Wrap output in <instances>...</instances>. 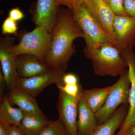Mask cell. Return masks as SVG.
I'll return each instance as SVG.
<instances>
[{
  "label": "cell",
  "mask_w": 135,
  "mask_h": 135,
  "mask_svg": "<svg viewBox=\"0 0 135 135\" xmlns=\"http://www.w3.org/2000/svg\"><path fill=\"white\" fill-rule=\"evenodd\" d=\"M130 82L128 70L120 76L107 97L103 107L95 113L98 125L104 123L111 118L119 105L128 104Z\"/></svg>",
  "instance_id": "obj_5"
},
{
  "label": "cell",
  "mask_w": 135,
  "mask_h": 135,
  "mask_svg": "<svg viewBox=\"0 0 135 135\" xmlns=\"http://www.w3.org/2000/svg\"><path fill=\"white\" fill-rule=\"evenodd\" d=\"M18 26L17 22L8 17L4 20L2 26V33L3 35H16Z\"/></svg>",
  "instance_id": "obj_23"
},
{
  "label": "cell",
  "mask_w": 135,
  "mask_h": 135,
  "mask_svg": "<svg viewBox=\"0 0 135 135\" xmlns=\"http://www.w3.org/2000/svg\"><path fill=\"white\" fill-rule=\"evenodd\" d=\"M104 1H105L106 2H107L108 1H109V0H104Z\"/></svg>",
  "instance_id": "obj_33"
},
{
  "label": "cell",
  "mask_w": 135,
  "mask_h": 135,
  "mask_svg": "<svg viewBox=\"0 0 135 135\" xmlns=\"http://www.w3.org/2000/svg\"><path fill=\"white\" fill-rule=\"evenodd\" d=\"M62 82L64 85L79 83V80L77 75L72 73L65 74L63 77Z\"/></svg>",
  "instance_id": "obj_25"
},
{
  "label": "cell",
  "mask_w": 135,
  "mask_h": 135,
  "mask_svg": "<svg viewBox=\"0 0 135 135\" xmlns=\"http://www.w3.org/2000/svg\"><path fill=\"white\" fill-rule=\"evenodd\" d=\"M15 38L7 36L1 37L0 40V61L2 72L6 84L7 89L15 87L19 76L16 68L17 55L13 51Z\"/></svg>",
  "instance_id": "obj_7"
},
{
  "label": "cell",
  "mask_w": 135,
  "mask_h": 135,
  "mask_svg": "<svg viewBox=\"0 0 135 135\" xmlns=\"http://www.w3.org/2000/svg\"><path fill=\"white\" fill-rule=\"evenodd\" d=\"M10 102L17 105L25 112L44 114L34 98L17 87L10 90L7 96Z\"/></svg>",
  "instance_id": "obj_15"
},
{
  "label": "cell",
  "mask_w": 135,
  "mask_h": 135,
  "mask_svg": "<svg viewBox=\"0 0 135 135\" xmlns=\"http://www.w3.org/2000/svg\"><path fill=\"white\" fill-rule=\"evenodd\" d=\"M113 86L114 84L102 88L82 89L80 98L95 113L103 105Z\"/></svg>",
  "instance_id": "obj_18"
},
{
  "label": "cell",
  "mask_w": 135,
  "mask_h": 135,
  "mask_svg": "<svg viewBox=\"0 0 135 135\" xmlns=\"http://www.w3.org/2000/svg\"><path fill=\"white\" fill-rule=\"evenodd\" d=\"M16 68L18 76L23 78L45 74L52 70L36 56L29 54L17 56Z\"/></svg>",
  "instance_id": "obj_12"
},
{
  "label": "cell",
  "mask_w": 135,
  "mask_h": 135,
  "mask_svg": "<svg viewBox=\"0 0 135 135\" xmlns=\"http://www.w3.org/2000/svg\"><path fill=\"white\" fill-rule=\"evenodd\" d=\"M9 135H26L17 127L10 126Z\"/></svg>",
  "instance_id": "obj_30"
},
{
  "label": "cell",
  "mask_w": 135,
  "mask_h": 135,
  "mask_svg": "<svg viewBox=\"0 0 135 135\" xmlns=\"http://www.w3.org/2000/svg\"><path fill=\"white\" fill-rule=\"evenodd\" d=\"M84 52L86 57L92 62L97 75L120 76L128 67L121 51L112 42H106L97 48L85 47Z\"/></svg>",
  "instance_id": "obj_2"
},
{
  "label": "cell",
  "mask_w": 135,
  "mask_h": 135,
  "mask_svg": "<svg viewBox=\"0 0 135 135\" xmlns=\"http://www.w3.org/2000/svg\"><path fill=\"white\" fill-rule=\"evenodd\" d=\"M50 121L44 114L24 112L23 118L17 127L26 135H40Z\"/></svg>",
  "instance_id": "obj_17"
},
{
  "label": "cell",
  "mask_w": 135,
  "mask_h": 135,
  "mask_svg": "<svg viewBox=\"0 0 135 135\" xmlns=\"http://www.w3.org/2000/svg\"><path fill=\"white\" fill-rule=\"evenodd\" d=\"M57 1L59 7L61 5H65L70 9H73L76 5L74 0H57Z\"/></svg>",
  "instance_id": "obj_27"
},
{
  "label": "cell",
  "mask_w": 135,
  "mask_h": 135,
  "mask_svg": "<svg viewBox=\"0 0 135 135\" xmlns=\"http://www.w3.org/2000/svg\"><path fill=\"white\" fill-rule=\"evenodd\" d=\"M75 3L77 4L79 3H83L86 5L88 9L90 11H91L92 9V4L91 0H74Z\"/></svg>",
  "instance_id": "obj_31"
},
{
  "label": "cell",
  "mask_w": 135,
  "mask_h": 135,
  "mask_svg": "<svg viewBox=\"0 0 135 135\" xmlns=\"http://www.w3.org/2000/svg\"><path fill=\"white\" fill-rule=\"evenodd\" d=\"M113 30L115 46L121 51L130 48L135 40V18L115 15Z\"/></svg>",
  "instance_id": "obj_11"
},
{
  "label": "cell",
  "mask_w": 135,
  "mask_h": 135,
  "mask_svg": "<svg viewBox=\"0 0 135 135\" xmlns=\"http://www.w3.org/2000/svg\"><path fill=\"white\" fill-rule=\"evenodd\" d=\"M72 10L76 22L83 32L86 47L97 48L106 42L113 44L109 35L84 3H77Z\"/></svg>",
  "instance_id": "obj_3"
},
{
  "label": "cell",
  "mask_w": 135,
  "mask_h": 135,
  "mask_svg": "<svg viewBox=\"0 0 135 135\" xmlns=\"http://www.w3.org/2000/svg\"><path fill=\"white\" fill-rule=\"evenodd\" d=\"M125 135H135V124L129 128Z\"/></svg>",
  "instance_id": "obj_32"
},
{
  "label": "cell",
  "mask_w": 135,
  "mask_h": 135,
  "mask_svg": "<svg viewBox=\"0 0 135 135\" xmlns=\"http://www.w3.org/2000/svg\"><path fill=\"white\" fill-rule=\"evenodd\" d=\"M65 73V71L62 70H52L47 73L34 77L27 78L19 77L15 86L19 88L35 98L50 84L64 85L62 78Z\"/></svg>",
  "instance_id": "obj_6"
},
{
  "label": "cell",
  "mask_w": 135,
  "mask_h": 135,
  "mask_svg": "<svg viewBox=\"0 0 135 135\" xmlns=\"http://www.w3.org/2000/svg\"><path fill=\"white\" fill-rule=\"evenodd\" d=\"M6 87V83L5 79L3 77V74L1 71L0 72V96L1 99L3 97V94L4 92V89Z\"/></svg>",
  "instance_id": "obj_29"
},
{
  "label": "cell",
  "mask_w": 135,
  "mask_h": 135,
  "mask_svg": "<svg viewBox=\"0 0 135 135\" xmlns=\"http://www.w3.org/2000/svg\"><path fill=\"white\" fill-rule=\"evenodd\" d=\"M0 105V121L9 126L18 127L24 115V112L20 108H15L11 105L7 97L1 99Z\"/></svg>",
  "instance_id": "obj_19"
},
{
  "label": "cell",
  "mask_w": 135,
  "mask_h": 135,
  "mask_svg": "<svg viewBox=\"0 0 135 135\" xmlns=\"http://www.w3.org/2000/svg\"><path fill=\"white\" fill-rule=\"evenodd\" d=\"M59 90H61L71 97H80L83 89L79 83L74 84L56 85Z\"/></svg>",
  "instance_id": "obj_22"
},
{
  "label": "cell",
  "mask_w": 135,
  "mask_h": 135,
  "mask_svg": "<svg viewBox=\"0 0 135 135\" xmlns=\"http://www.w3.org/2000/svg\"><path fill=\"white\" fill-rule=\"evenodd\" d=\"M91 4L92 10L90 12L109 35L115 46L116 42L113 30L115 15L104 0H91Z\"/></svg>",
  "instance_id": "obj_13"
},
{
  "label": "cell",
  "mask_w": 135,
  "mask_h": 135,
  "mask_svg": "<svg viewBox=\"0 0 135 135\" xmlns=\"http://www.w3.org/2000/svg\"><path fill=\"white\" fill-rule=\"evenodd\" d=\"M50 33V45L44 63L51 70L65 71L69 60L75 53L74 41L84 38L72 9L59 7Z\"/></svg>",
  "instance_id": "obj_1"
},
{
  "label": "cell",
  "mask_w": 135,
  "mask_h": 135,
  "mask_svg": "<svg viewBox=\"0 0 135 135\" xmlns=\"http://www.w3.org/2000/svg\"><path fill=\"white\" fill-rule=\"evenodd\" d=\"M57 0H37L31 8L36 27H41L51 32L55 23L59 6Z\"/></svg>",
  "instance_id": "obj_10"
},
{
  "label": "cell",
  "mask_w": 135,
  "mask_h": 135,
  "mask_svg": "<svg viewBox=\"0 0 135 135\" xmlns=\"http://www.w3.org/2000/svg\"><path fill=\"white\" fill-rule=\"evenodd\" d=\"M40 135H68L66 129L60 119L50 122Z\"/></svg>",
  "instance_id": "obj_20"
},
{
  "label": "cell",
  "mask_w": 135,
  "mask_h": 135,
  "mask_svg": "<svg viewBox=\"0 0 135 135\" xmlns=\"http://www.w3.org/2000/svg\"><path fill=\"white\" fill-rule=\"evenodd\" d=\"M77 135H89L98 126L95 113L82 99L78 107Z\"/></svg>",
  "instance_id": "obj_14"
},
{
  "label": "cell",
  "mask_w": 135,
  "mask_h": 135,
  "mask_svg": "<svg viewBox=\"0 0 135 135\" xmlns=\"http://www.w3.org/2000/svg\"><path fill=\"white\" fill-rule=\"evenodd\" d=\"M128 110V104H123L117 109L108 120L98 125L89 135H114L116 131L120 128Z\"/></svg>",
  "instance_id": "obj_16"
},
{
  "label": "cell",
  "mask_w": 135,
  "mask_h": 135,
  "mask_svg": "<svg viewBox=\"0 0 135 135\" xmlns=\"http://www.w3.org/2000/svg\"><path fill=\"white\" fill-rule=\"evenodd\" d=\"M124 5L128 16L135 18V0H124Z\"/></svg>",
  "instance_id": "obj_26"
},
{
  "label": "cell",
  "mask_w": 135,
  "mask_h": 135,
  "mask_svg": "<svg viewBox=\"0 0 135 135\" xmlns=\"http://www.w3.org/2000/svg\"><path fill=\"white\" fill-rule=\"evenodd\" d=\"M121 54L127 63L130 86L127 114L116 135H125L129 128L135 124V56L130 48L121 51Z\"/></svg>",
  "instance_id": "obj_9"
},
{
  "label": "cell",
  "mask_w": 135,
  "mask_h": 135,
  "mask_svg": "<svg viewBox=\"0 0 135 135\" xmlns=\"http://www.w3.org/2000/svg\"><path fill=\"white\" fill-rule=\"evenodd\" d=\"M10 126L0 121V135H9Z\"/></svg>",
  "instance_id": "obj_28"
},
{
  "label": "cell",
  "mask_w": 135,
  "mask_h": 135,
  "mask_svg": "<svg viewBox=\"0 0 135 135\" xmlns=\"http://www.w3.org/2000/svg\"><path fill=\"white\" fill-rule=\"evenodd\" d=\"M50 40V32L42 27H36L31 32L21 36L18 43L14 45L13 51L17 56L31 54L44 62Z\"/></svg>",
  "instance_id": "obj_4"
},
{
  "label": "cell",
  "mask_w": 135,
  "mask_h": 135,
  "mask_svg": "<svg viewBox=\"0 0 135 135\" xmlns=\"http://www.w3.org/2000/svg\"><path fill=\"white\" fill-rule=\"evenodd\" d=\"M8 17L17 22L25 17L24 14L18 8H15L11 10L9 12Z\"/></svg>",
  "instance_id": "obj_24"
},
{
  "label": "cell",
  "mask_w": 135,
  "mask_h": 135,
  "mask_svg": "<svg viewBox=\"0 0 135 135\" xmlns=\"http://www.w3.org/2000/svg\"><path fill=\"white\" fill-rule=\"evenodd\" d=\"M80 97L68 95L59 90L57 109L59 118L66 129L68 135H77V118Z\"/></svg>",
  "instance_id": "obj_8"
},
{
  "label": "cell",
  "mask_w": 135,
  "mask_h": 135,
  "mask_svg": "<svg viewBox=\"0 0 135 135\" xmlns=\"http://www.w3.org/2000/svg\"><path fill=\"white\" fill-rule=\"evenodd\" d=\"M107 3L116 16H129L125 8L124 0H109Z\"/></svg>",
  "instance_id": "obj_21"
}]
</instances>
